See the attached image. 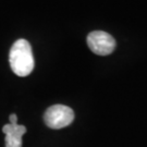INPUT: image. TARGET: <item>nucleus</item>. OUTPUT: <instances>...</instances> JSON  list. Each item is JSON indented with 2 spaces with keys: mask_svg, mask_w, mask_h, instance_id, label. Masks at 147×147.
<instances>
[{
  "mask_svg": "<svg viewBox=\"0 0 147 147\" xmlns=\"http://www.w3.org/2000/svg\"><path fill=\"white\" fill-rule=\"evenodd\" d=\"M9 120H10L11 124H16L18 123V116H16V113H12L9 117Z\"/></svg>",
  "mask_w": 147,
  "mask_h": 147,
  "instance_id": "obj_5",
  "label": "nucleus"
},
{
  "mask_svg": "<svg viewBox=\"0 0 147 147\" xmlns=\"http://www.w3.org/2000/svg\"><path fill=\"white\" fill-rule=\"evenodd\" d=\"M73 120L74 111L65 105L51 106L44 115V121L46 125L53 130H59L70 125Z\"/></svg>",
  "mask_w": 147,
  "mask_h": 147,
  "instance_id": "obj_2",
  "label": "nucleus"
},
{
  "mask_svg": "<svg viewBox=\"0 0 147 147\" xmlns=\"http://www.w3.org/2000/svg\"><path fill=\"white\" fill-rule=\"evenodd\" d=\"M87 45L89 49L98 56H107L113 53L116 40L110 34L104 31H94L87 36Z\"/></svg>",
  "mask_w": 147,
  "mask_h": 147,
  "instance_id": "obj_3",
  "label": "nucleus"
},
{
  "mask_svg": "<svg viewBox=\"0 0 147 147\" xmlns=\"http://www.w3.org/2000/svg\"><path fill=\"white\" fill-rule=\"evenodd\" d=\"M9 62L11 70L18 76H27L33 72L35 61L33 57L31 44L26 39H18L10 49Z\"/></svg>",
  "mask_w": 147,
  "mask_h": 147,
  "instance_id": "obj_1",
  "label": "nucleus"
},
{
  "mask_svg": "<svg viewBox=\"0 0 147 147\" xmlns=\"http://www.w3.org/2000/svg\"><path fill=\"white\" fill-rule=\"evenodd\" d=\"M5 134V147H22V136L26 133V127L20 124H5L2 127Z\"/></svg>",
  "mask_w": 147,
  "mask_h": 147,
  "instance_id": "obj_4",
  "label": "nucleus"
}]
</instances>
